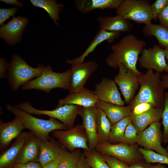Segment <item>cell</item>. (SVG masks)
Returning <instances> with one entry per match:
<instances>
[{"instance_id": "d590c367", "label": "cell", "mask_w": 168, "mask_h": 168, "mask_svg": "<svg viewBox=\"0 0 168 168\" xmlns=\"http://www.w3.org/2000/svg\"><path fill=\"white\" fill-rule=\"evenodd\" d=\"M168 5V0H156L150 6L152 20L156 21L159 14Z\"/></svg>"}, {"instance_id": "bcb514c9", "label": "cell", "mask_w": 168, "mask_h": 168, "mask_svg": "<svg viewBox=\"0 0 168 168\" xmlns=\"http://www.w3.org/2000/svg\"><path fill=\"white\" fill-rule=\"evenodd\" d=\"M161 80L163 87L165 89L168 88V74L165 73L162 75Z\"/></svg>"}, {"instance_id": "3957f363", "label": "cell", "mask_w": 168, "mask_h": 168, "mask_svg": "<svg viewBox=\"0 0 168 168\" xmlns=\"http://www.w3.org/2000/svg\"><path fill=\"white\" fill-rule=\"evenodd\" d=\"M6 108L20 119L25 128L30 130L31 133L41 141L48 140L50 138V133L54 131L68 129L63 123L54 118L50 117L48 120L40 119L10 104H6Z\"/></svg>"}, {"instance_id": "e575fe53", "label": "cell", "mask_w": 168, "mask_h": 168, "mask_svg": "<svg viewBox=\"0 0 168 168\" xmlns=\"http://www.w3.org/2000/svg\"><path fill=\"white\" fill-rule=\"evenodd\" d=\"M138 133L131 120L126 128L123 142L127 144L137 143Z\"/></svg>"}, {"instance_id": "f35d334b", "label": "cell", "mask_w": 168, "mask_h": 168, "mask_svg": "<svg viewBox=\"0 0 168 168\" xmlns=\"http://www.w3.org/2000/svg\"><path fill=\"white\" fill-rule=\"evenodd\" d=\"M154 107L152 104L149 103H142L138 104L133 108L131 115L140 114Z\"/></svg>"}, {"instance_id": "d4e9b609", "label": "cell", "mask_w": 168, "mask_h": 168, "mask_svg": "<svg viewBox=\"0 0 168 168\" xmlns=\"http://www.w3.org/2000/svg\"><path fill=\"white\" fill-rule=\"evenodd\" d=\"M163 108L153 107L138 115H131V121L138 132H141L152 123L161 119Z\"/></svg>"}, {"instance_id": "2e32d148", "label": "cell", "mask_w": 168, "mask_h": 168, "mask_svg": "<svg viewBox=\"0 0 168 168\" xmlns=\"http://www.w3.org/2000/svg\"><path fill=\"white\" fill-rule=\"evenodd\" d=\"M96 106L85 108L82 107L79 115L82 120V124L87 134L88 144L90 149L94 150L98 143L96 115Z\"/></svg>"}, {"instance_id": "6da1fadb", "label": "cell", "mask_w": 168, "mask_h": 168, "mask_svg": "<svg viewBox=\"0 0 168 168\" xmlns=\"http://www.w3.org/2000/svg\"><path fill=\"white\" fill-rule=\"evenodd\" d=\"M146 46L145 41L129 34L122 38L118 42L111 46V52L105 59L109 67L116 68L120 64L140 75L141 72L137 69L136 65L139 55Z\"/></svg>"}, {"instance_id": "681fc988", "label": "cell", "mask_w": 168, "mask_h": 168, "mask_svg": "<svg viewBox=\"0 0 168 168\" xmlns=\"http://www.w3.org/2000/svg\"><path fill=\"white\" fill-rule=\"evenodd\" d=\"M165 52L166 56V58L167 61L166 68L164 71L166 73H168V49H165Z\"/></svg>"}, {"instance_id": "9c48e42d", "label": "cell", "mask_w": 168, "mask_h": 168, "mask_svg": "<svg viewBox=\"0 0 168 168\" xmlns=\"http://www.w3.org/2000/svg\"><path fill=\"white\" fill-rule=\"evenodd\" d=\"M95 149L101 154L116 158L128 166L140 162L141 159L138 148L123 142L98 143Z\"/></svg>"}, {"instance_id": "836d02e7", "label": "cell", "mask_w": 168, "mask_h": 168, "mask_svg": "<svg viewBox=\"0 0 168 168\" xmlns=\"http://www.w3.org/2000/svg\"><path fill=\"white\" fill-rule=\"evenodd\" d=\"M165 102L162 114V123L163 127V141L168 142V92H165Z\"/></svg>"}, {"instance_id": "9a60e30c", "label": "cell", "mask_w": 168, "mask_h": 168, "mask_svg": "<svg viewBox=\"0 0 168 168\" xmlns=\"http://www.w3.org/2000/svg\"><path fill=\"white\" fill-rule=\"evenodd\" d=\"M28 22L25 17H13L10 21L1 27L0 37L3 38L7 44H14L20 41Z\"/></svg>"}, {"instance_id": "c3c4849f", "label": "cell", "mask_w": 168, "mask_h": 168, "mask_svg": "<svg viewBox=\"0 0 168 168\" xmlns=\"http://www.w3.org/2000/svg\"><path fill=\"white\" fill-rule=\"evenodd\" d=\"M130 168H146L143 163L140 162L132 164L129 166Z\"/></svg>"}, {"instance_id": "d6a6232c", "label": "cell", "mask_w": 168, "mask_h": 168, "mask_svg": "<svg viewBox=\"0 0 168 168\" xmlns=\"http://www.w3.org/2000/svg\"><path fill=\"white\" fill-rule=\"evenodd\" d=\"M138 150L147 163H157L168 165V156L161 155L152 150L141 147L138 148Z\"/></svg>"}, {"instance_id": "74e56055", "label": "cell", "mask_w": 168, "mask_h": 168, "mask_svg": "<svg viewBox=\"0 0 168 168\" xmlns=\"http://www.w3.org/2000/svg\"><path fill=\"white\" fill-rule=\"evenodd\" d=\"M17 10V7L11 8H0V25H3L6 20L11 16H14Z\"/></svg>"}, {"instance_id": "7a4b0ae2", "label": "cell", "mask_w": 168, "mask_h": 168, "mask_svg": "<svg viewBox=\"0 0 168 168\" xmlns=\"http://www.w3.org/2000/svg\"><path fill=\"white\" fill-rule=\"evenodd\" d=\"M161 73L148 70L139 75L140 87L136 96L129 104L133 108L142 103H149L155 107L164 108V90L161 82Z\"/></svg>"}, {"instance_id": "52a82bcc", "label": "cell", "mask_w": 168, "mask_h": 168, "mask_svg": "<svg viewBox=\"0 0 168 168\" xmlns=\"http://www.w3.org/2000/svg\"><path fill=\"white\" fill-rule=\"evenodd\" d=\"M150 5L149 1L146 0H124L116 9V13L137 24L148 25L152 20Z\"/></svg>"}, {"instance_id": "4316f807", "label": "cell", "mask_w": 168, "mask_h": 168, "mask_svg": "<svg viewBox=\"0 0 168 168\" xmlns=\"http://www.w3.org/2000/svg\"><path fill=\"white\" fill-rule=\"evenodd\" d=\"M142 31L146 37L154 36L160 47L164 49H168V28L160 24L152 23L145 25L142 28Z\"/></svg>"}, {"instance_id": "603a6c76", "label": "cell", "mask_w": 168, "mask_h": 168, "mask_svg": "<svg viewBox=\"0 0 168 168\" xmlns=\"http://www.w3.org/2000/svg\"><path fill=\"white\" fill-rule=\"evenodd\" d=\"M124 0H76L75 5L77 10L86 14L96 9H116Z\"/></svg>"}, {"instance_id": "8fae6325", "label": "cell", "mask_w": 168, "mask_h": 168, "mask_svg": "<svg viewBox=\"0 0 168 168\" xmlns=\"http://www.w3.org/2000/svg\"><path fill=\"white\" fill-rule=\"evenodd\" d=\"M98 65L94 61L73 64L70 68L68 91L69 93L78 92L84 86L91 75L96 71Z\"/></svg>"}, {"instance_id": "484cf974", "label": "cell", "mask_w": 168, "mask_h": 168, "mask_svg": "<svg viewBox=\"0 0 168 168\" xmlns=\"http://www.w3.org/2000/svg\"><path fill=\"white\" fill-rule=\"evenodd\" d=\"M60 144L51 137L40 142V152L38 162L42 166L59 158Z\"/></svg>"}, {"instance_id": "60d3db41", "label": "cell", "mask_w": 168, "mask_h": 168, "mask_svg": "<svg viewBox=\"0 0 168 168\" xmlns=\"http://www.w3.org/2000/svg\"><path fill=\"white\" fill-rule=\"evenodd\" d=\"M42 165L39 162H30L26 163H16L12 168H41Z\"/></svg>"}, {"instance_id": "7dc6e473", "label": "cell", "mask_w": 168, "mask_h": 168, "mask_svg": "<svg viewBox=\"0 0 168 168\" xmlns=\"http://www.w3.org/2000/svg\"><path fill=\"white\" fill-rule=\"evenodd\" d=\"M146 168H167L162 165V164L157 163L154 165H152L150 163H143Z\"/></svg>"}, {"instance_id": "8992f818", "label": "cell", "mask_w": 168, "mask_h": 168, "mask_svg": "<svg viewBox=\"0 0 168 168\" xmlns=\"http://www.w3.org/2000/svg\"><path fill=\"white\" fill-rule=\"evenodd\" d=\"M27 113L36 115H45L59 120L68 129L74 126L75 119L82 107L72 104L65 105L51 110H41L34 107L28 101L14 105Z\"/></svg>"}, {"instance_id": "ac0fdd59", "label": "cell", "mask_w": 168, "mask_h": 168, "mask_svg": "<svg viewBox=\"0 0 168 168\" xmlns=\"http://www.w3.org/2000/svg\"><path fill=\"white\" fill-rule=\"evenodd\" d=\"M99 101L93 91L84 87L78 92L69 93L64 98L59 100L55 108L67 104L88 108L96 106Z\"/></svg>"}, {"instance_id": "277c9868", "label": "cell", "mask_w": 168, "mask_h": 168, "mask_svg": "<svg viewBox=\"0 0 168 168\" xmlns=\"http://www.w3.org/2000/svg\"><path fill=\"white\" fill-rule=\"evenodd\" d=\"M70 73V69L62 73L54 72L49 65L44 68L39 76L23 85L21 89L38 90L47 93L55 88L68 90Z\"/></svg>"}, {"instance_id": "ba28073f", "label": "cell", "mask_w": 168, "mask_h": 168, "mask_svg": "<svg viewBox=\"0 0 168 168\" xmlns=\"http://www.w3.org/2000/svg\"><path fill=\"white\" fill-rule=\"evenodd\" d=\"M52 133L58 143L69 151L77 149L90 150L88 146L87 134L82 124L66 130H54Z\"/></svg>"}, {"instance_id": "1f68e13d", "label": "cell", "mask_w": 168, "mask_h": 168, "mask_svg": "<svg viewBox=\"0 0 168 168\" xmlns=\"http://www.w3.org/2000/svg\"><path fill=\"white\" fill-rule=\"evenodd\" d=\"M83 153L88 165L91 168H110L102 155L95 149L83 150Z\"/></svg>"}, {"instance_id": "5b68a950", "label": "cell", "mask_w": 168, "mask_h": 168, "mask_svg": "<svg viewBox=\"0 0 168 168\" xmlns=\"http://www.w3.org/2000/svg\"><path fill=\"white\" fill-rule=\"evenodd\" d=\"M44 67H32L20 56L13 54L7 75L12 89L16 91L21 86L39 76Z\"/></svg>"}, {"instance_id": "30bf717a", "label": "cell", "mask_w": 168, "mask_h": 168, "mask_svg": "<svg viewBox=\"0 0 168 168\" xmlns=\"http://www.w3.org/2000/svg\"><path fill=\"white\" fill-rule=\"evenodd\" d=\"M160 121L155 122L141 132L138 133V144L144 149L155 151L161 155L168 156V151L161 144L163 135Z\"/></svg>"}, {"instance_id": "b9f144b4", "label": "cell", "mask_w": 168, "mask_h": 168, "mask_svg": "<svg viewBox=\"0 0 168 168\" xmlns=\"http://www.w3.org/2000/svg\"><path fill=\"white\" fill-rule=\"evenodd\" d=\"M9 64L7 63L6 60L2 58H0V77L3 78L7 77L6 74V71L8 69Z\"/></svg>"}, {"instance_id": "7bdbcfd3", "label": "cell", "mask_w": 168, "mask_h": 168, "mask_svg": "<svg viewBox=\"0 0 168 168\" xmlns=\"http://www.w3.org/2000/svg\"><path fill=\"white\" fill-rule=\"evenodd\" d=\"M77 168H91L88 165L83 152L78 161Z\"/></svg>"}, {"instance_id": "7402d4cb", "label": "cell", "mask_w": 168, "mask_h": 168, "mask_svg": "<svg viewBox=\"0 0 168 168\" xmlns=\"http://www.w3.org/2000/svg\"><path fill=\"white\" fill-rule=\"evenodd\" d=\"M40 141L30 132L16 159V163L38 162L40 152Z\"/></svg>"}, {"instance_id": "e0dca14e", "label": "cell", "mask_w": 168, "mask_h": 168, "mask_svg": "<svg viewBox=\"0 0 168 168\" xmlns=\"http://www.w3.org/2000/svg\"><path fill=\"white\" fill-rule=\"evenodd\" d=\"M25 127L20 119L15 116L12 120L4 122L0 121V150L6 149L12 141L16 139L21 133Z\"/></svg>"}, {"instance_id": "d6986e66", "label": "cell", "mask_w": 168, "mask_h": 168, "mask_svg": "<svg viewBox=\"0 0 168 168\" xmlns=\"http://www.w3.org/2000/svg\"><path fill=\"white\" fill-rule=\"evenodd\" d=\"M30 132H22L12 145L1 154L0 168H12L29 135Z\"/></svg>"}, {"instance_id": "44dd1931", "label": "cell", "mask_w": 168, "mask_h": 168, "mask_svg": "<svg viewBox=\"0 0 168 168\" xmlns=\"http://www.w3.org/2000/svg\"><path fill=\"white\" fill-rule=\"evenodd\" d=\"M97 19L99 23V30L127 32L131 30L133 28V25L129 20L118 15L114 16H99Z\"/></svg>"}, {"instance_id": "cb8c5ba5", "label": "cell", "mask_w": 168, "mask_h": 168, "mask_svg": "<svg viewBox=\"0 0 168 168\" xmlns=\"http://www.w3.org/2000/svg\"><path fill=\"white\" fill-rule=\"evenodd\" d=\"M96 106L104 112L111 126L124 118L130 116L133 110L129 105L121 106L101 101H99Z\"/></svg>"}, {"instance_id": "ffe728a7", "label": "cell", "mask_w": 168, "mask_h": 168, "mask_svg": "<svg viewBox=\"0 0 168 168\" xmlns=\"http://www.w3.org/2000/svg\"><path fill=\"white\" fill-rule=\"evenodd\" d=\"M120 33L121 32H119L99 30L84 53L80 56L75 58L67 60L66 63L72 65L73 64L84 62L85 58L92 52L98 45L105 41H107L109 43L113 42L115 39L119 37Z\"/></svg>"}, {"instance_id": "f546056e", "label": "cell", "mask_w": 168, "mask_h": 168, "mask_svg": "<svg viewBox=\"0 0 168 168\" xmlns=\"http://www.w3.org/2000/svg\"><path fill=\"white\" fill-rule=\"evenodd\" d=\"M33 5L42 8L48 13L56 25L58 24L59 14L64 6L54 0H30Z\"/></svg>"}, {"instance_id": "f1b7e54d", "label": "cell", "mask_w": 168, "mask_h": 168, "mask_svg": "<svg viewBox=\"0 0 168 168\" xmlns=\"http://www.w3.org/2000/svg\"><path fill=\"white\" fill-rule=\"evenodd\" d=\"M82 153L80 149L70 152L60 145L58 168H77L78 161Z\"/></svg>"}, {"instance_id": "4fadbf2b", "label": "cell", "mask_w": 168, "mask_h": 168, "mask_svg": "<svg viewBox=\"0 0 168 168\" xmlns=\"http://www.w3.org/2000/svg\"><path fill=\"white\" fill-rule=\"evenodd\" d=\"M166 59L165 49L156 44L152 47L143 49L139 61L141 67L161 73L166 67Z\"/></svg>"}, {"instance_id": "7c38bea8", "label": "cell", "mask_w": 168, "mask_h": 168, "mask_svg": "<svg viewBox=\"0 0 168 168\" xmlns=\"http://www.w3.org/2000/svg\"><path fill=\"white\" fill-rule=\"evenodd\" d=\"M119 73L114 81L119 87L125 103L129 104L134 98L139 85V75L122 64L119 67Z\"/></svg>"}, {"instance_id": "ab89813d", "label": "cell", "mask_w": 168, "mask_h": 168, "mask_svg": "<svg viewBox=\"0 0 168 168\" xmlns=\"http://www.w3.org/2000/svg\"><path fill=\"white\" fill-rule=\"evenodd\" d=\"M157 19L160 24L168 28V5L159 14Z\"/></svg>"}, {"instance_id": "f6af8a7d", "label": "cell", "mask_w": 168, "mask_h": 168, "mask_svg": "<svg viewBox=\"0 0 168 168\" xmlns=\"http://www.w3.org/2000/svg\"><path fill=\"white\" fill-rule=\"evenodd\" d=\"M0 1L3 2L6 4L15 5L21 7H22L23 6L22 2H19L16 0H0Z\"/></svg>"}, {"instance_id": "ee69618b", "label": "cell", "mask_w": 168, "mask_h": 168, "mask_svg": "<svg viewBox=\"0 0 168 168\" xmlns=\"http://www.w3.org/2000/svg\"><path fill=\"white\" fill-rule=\"evenodd\" d=\"M59 163V158L51 161L44 165L41 168H58Z\"/></svg>"}, {"instance_id": "83f0119b", "label": "cell", "mask_w": 168, "mask_h": 168, "mask_svg": "<svg viewBox=\"0 0 168 168\" xmlns=\"http://www.w3.org/2000/svg\"><path fill=\"white\" fill-rule=\"evenodd\" d=\"M96 121L98 143L109 142L111 125L104 112L98 107Z\"/></svg>"}, {"instance_id": "8d00e7d4", "label": "cell", "mask_w": 168, "mask_h": 168, "mask_svg": "<svg viewBox=\"0 0 168 168\" xmlns=\"http://www.w3.org/2000/svg\"><path fill=\"white\" fill-rule=\"evenodd\" d=\"M101 155L110 168H130L129 166L127 164L116 158L106 155Z\"/></svg>"}, {"instance_id": "4dcf8cb0", "label": "cell", "mask_w": 168, "mask_h": 168, "mask_svg": "<svg viewBox=\"0 0 168 168\" xmlns=\"http://www.w3.org/2000/svg\"><path fill=\"white\" fill-rule=\"evenodd\" d=\"M131 120L130 116H127L111 126L109 142L117 143L123 142L126 128Z\"/></svg>"}, {"instance_id": "5bb4252c", "label": "cell", "mask_w": 168, "mask_h": 168, "mask_svg": "<svg viewBox=\"0 0 168 168\" xmlns=\"http://www.w3.org/2000/svg\"><path fill=\"white\" fill-rule=\"evenodd\" d=\"M93 92L99 101L121 106L125 103L121 97L116 84L110 78H103L96 84Z\"/></svg>"}]
</instances>
